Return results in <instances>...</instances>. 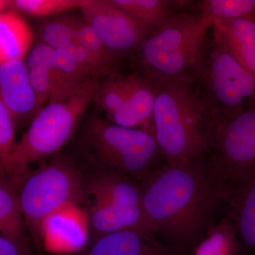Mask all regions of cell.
Here are the masks:
<instances>
[{"instance_id":"9a60e30c","label":"cell","mask_w":255,"mask_h":255,"mask_svg":"<svg viewBox=\"0 0 255 255\" xmlns=\"http://www.w3.org/2000/svg\"><path fill=\"white\" fill-rule=\"evenodd\" d=\"M227 218L245 244L255 248V172L228 193Z\"/></svg>"},{"instance_id":"8fae6325","label":"cell","mask_w":255,"mask_h":255,"mask_svg":"<svg viewBox=\"0 0 255 255\" xmlns=\"http://www.w3.org/2000/svg\"><path fill=\"white\" fill-rule=\"evenodd\" d=\"M0 100L9 111L16 127L31 123L38 113L36 95L24 60L0 65Z\"/></svg>"},{"instance_id":"7c38bea8","label":"cell","mask_w":255,"mask_h":255,"mask_svg":"<svg viewBox=\"0 0 255 255\" xmlns=\"http://www.w3.org/2000/svg\"><path fill=\"white\" fill-rule=\"evenodd\" d=\"M154 233L124 230L96 240L86 255H186L187 251L158 241Z\"/></svg>"},{"instance_id":"83f0119b","label":"cell","mask_w":255,"mask_h":255,"mask_svg":"<svg viewBox=\"0 0 255 255\" xmlns=\"http://www.w3.org/2000/svg\"><path fill=\"white\" fill-rule=\"evenodd\" d=\"M15 124L9 111L0 100V165L4 163L14 149Z\"/></svg>"},{"instance_id":"2e32d148","label":"cell","mask_w":255,"mask_h":255,"mask_svg":"<svg viewBox=\"0 0 255 255\" xmlns=\"http://www.w3.org/2000/svg\"><path fill=\"white\" fill-rule=\"evenodd\" d=\"M142 75H122L112 72L97 80L93 101L107 119L123 110L131 97Z\"/></svg>"},{"instance_id":"8992f818","label":"cell","mask_w":255,"mask_h":255,"mask_svg":"<svg viewBox=\"0 0 255 255\" xmlns=\"http://www.w3.org/2000/svg\"><path fill=\"white\" fill-rule=\"evenodd\" d=\"M26 228L36 241L53 215L86 202L87 180L72 157L56 155L48 163L31 170L16 185Z\"/></svg>"},{"instance_id":"484cf974","label":"cell","mask_w":255,"mask_h":255,"mask_svg":"<svg viewBox=\"0 0 255 255\" xmlns=\"http://www.w3.org/2000/svg\"><path fill=\"white\" fill-rule=\"evenodd\" d=\"M64 213L65 211L53 215L47 221L43 236L46 235L50 240L63 241L65 246L77 248L85 241V231L73 214Z\"/></svg>"},{"instance_id":"e0dca14e","label":"cell","mask_w":255,"mask_h":255,"mask_svg":"<svg viewBox=\"0 0 255 255\" xmlns=\"http://www.w3.org/2000/svg\"><path fill=\"white\" fill-rule=\"evenodd\" d=\"M33 37L27 23L14 11L0 12V65L24 59Z\"/></svg>"},{"instance_id":"f546056e","label":"cell","mask_w":255,"mask_h":255,"mask_svg":"<svg viewBox=\"0 0 255 255\" xmlns=\"http://www.w3.org/2000/svg\"><path fill=\"white\" fill-rule=\"evenodd\" d=\"M9 6V1H4V0H0V12L3 11L5 8Z\"/></svg>"},{"instance_id":"44dd1931","label":"cell","mask_w":255,"mask_h":255,"mask_svg":"<svg viewBox=\"0 0 255 255\" xmlns=\"http://www.w3.org/2000/svg\"><path fill=\"white\" fill-rule=\"evenodd\" d=\"M116 6L141 23L150 31L175 14L179 1L167 0H111Z\"/></svg>"},{"instance_id":"3957f363","label":"cell","mask_w":255,"mask_h":255,"mask_svg":"<svg viewBox=\"0 0 255 255\" xmlns=\"http://www.w3.org/2000/svg\"><path fill=\"white\" fill-rule=\"evenodd\" d=\"M76 154L84 173L112 172L141 183L166 163L152 132L121 127L100 116L80 124Z\"/></svg>"},{"instance_id":"5bb4252c","label":"cell","mask_w":255,"mask_h":255,"mask_svg":"<svg viewBox=\"0 0 255 255\" xmlns=\"http://www.w3.org/2000/svg\"><path fill=\"white\" fill-rule=\"evenodd\" d=\"M38 36L40 43L53 50L66 52L87 73L97 79L93 65L80 41L73 16H63L45 21L40 26Z\"/></svg>"},{"instance_id":"ba28073f","label":"cell","mask_w":255,"mask_h":255,"mask_svg":"<svg viewBox=\"0 0 255 255\" xmlns=\"http://www.w3.org/2000/svg\"><path fill=\"white\" fill-rule=\"evenodd\" d=\"M196 82L216 121L255 109V77L213 38Z\"/></svg>"},{"instance_id":"603a6c76","label":"cell","mask_w":255,"mask_h":255,"mask_svg":"<svg viewBox=\"0 0 255 255\" xmlns=\"http://www.w3.org/2000/svg\"><path fill=\"white\" fill-rule=\"evenodd\" d=\"M74 23L82 46L95 69L97 79L114 72L118 57L105 46L95 31L85 21L74 17Z\"/></svg>"},{"instance_id":"d4e9b609","label":"cell","mask_w":255,"mask_h":255,"mask_svg":"<svg viewBox=\"0 0 255 255\" xmlns=\"http://www.w3.org/2000/svg\"><path fill=\"white\" fill-rule=\"evenodd\" d=\"M91 198L87 206V219L97 239L107 235L127 230L120 214L109 201L100 196L88 195Z\"/></svg>"},{"instance_id":"7a4b0ae2","label":"cell","mask_w":255,"mask_h":255,"mask_svg":"<svg viewBox=\"0 0 255 255\" xmlns=\"http://www.w3.org/2000/svg\"><path fill=\"white\" fill-rule=\"evenodd\" d=\"M154 82L153 135L166 162L182 164L205 157L214 119L198 82Z\"/></svg>"},{"instance_id":"ffe728a7","label":"cell","mask_w":255,"mask_h":255,"mask_svg":"<svg viewBox=\"0 0 255 255\" xmlns=\"http://www.w3.org/2000/svg\"><path fill=\"white\" fill-rule=\"evenodd\" d=\"M53 53V48L39 43L29 50L26 58V65L36 95L38 113L49 102L51 95Z\"/></svg>"},{"instance_id":"9c48e42d","label":"cell","mask_w":255,"mask_h":255,"mask_svg":"<svg viewBox=\"0 0 255 255\" xmlns=\"http://www.w3.org/2000/svg\"><path fill=\"white\" fill-rule=\"evenodd\" d=\"M80 9L84 21L118 58L137 51L150 32L111 0H85Z\"/></svg>"},{"instance_id":"ac0fdd59","label":"cell","mask_w":255,"mask_h":255,"mask_svg":"<svg viewBox=\"0 0 255 255\" xmlns=\"http://www.w3.org/2000/svg\"><path fill=\"white\" fill-rule=\"evenodd\" d=\"M93 78L66 52L54 50L49 102L66 100Z\"/></svg>"},{"instance_id":"277c9868","label":"cell","mask_w":255,"mask_h":255,"mask_svg":"<svg viewBox=\"0 0 255 255\" xmlns=\"http://www.w3.org/2000/svg\"><path fill=\"white\" fill-rule=\"evenodd\" d=\"M211 21L181 11L146 36L138 52L142 75L153 80L196 81L205 58Z\"/></svg>"},{"instance_id":"7402d4cb","label":"cell","mask_w":255,"mask_h":255,"mask_svg":"<svg viewBox=\"0 0 255 255\" xmlns=\"http://www.w3.org/2000/svg\"><path fill=\"white\" fill-rule=\"evenodd\" d=\"M237 231L227 217L209 226L205 237L194 250V255H238L239 251Z\"/></svg>"},{"instance_id":"5b68a950","label":"cell","mask_w":255,"mask_h":255,"mask_svg":"<svg viewBox=\"0 0 255 255\" xmlns=\"http://www.w3.org/2000/svg\"><path fill=\"white\" fill-rule=\"evenodd\" d=\"M97 82L91 79L66 100L49 102L35 116L9 157L0 165L15 187L31 170V164L58 155L73 137L93 101Z\"/></svg>"},{"instance_id":"6da1fadb","label":"cell","mask_w":255,"mask_h":255,"mask_svg":"<svg viewBox=\"0 0 255 255\" xmlns=\"http://www.w3.org/2000/svg\"><path fill=\"white\" fill-rule=\"evenodd\" d=\"M141 205L154 233L188 251L209 228L221 195L206 157L182 164L166 162L140 183Z\"/></svg>"},{"instance_id":"4fadbf2b","label":"cell","mask_w":255,"mask_h":255,"mask_svg":"<svg viewBox=\"0 0 255 255\" xmlns=\"http://www.w3.org/2000/svg\"><path fill=\"white\" fill-rule=\"evenodd\" d=\"M214 39L255 77V19L215 22Z\"/></svg>"},{"instance_id":"cb8c5ba5","label":"cell","mask_w":255,"mask_h":255,"mask_svg":"<svg viewBox=\"0 0 255 255\" xmlns=\"http://www.w3.org/2000/svg\"><path fill=\"white\" fill-rule=\"evenodd\" d=\"M199 14L215 22L255 19V0H204L199 1Z\"/></svg>"},{"instance_id":"4316f807","label":"cell","mask_w":255,"mask_h":255,"mask_svg":"<svg viewBox=\"0 0 255 255\" xmlns=\"http://www.w3.org/2000/svg\"><path fill=\"white\" fill-rule=\"evenodd\" d=\"M85 0H14L10 6L18 11L36 16L61 14L70 10L80 9Z\"/></svg>"},{"instance_id":"f1b7e54d","label":"cell","mask_w":255,"mask_h":255,"mask_svg":"<svg viewBox=\"0 0 255 255\" xmlns=\"http://www.w3.org/2000/svg\"><path fill=\"white\" fill-rule=\"evenodd\" d=\"M0 255H31L27 247L0 235Z\"/></svg>"},{"instance_id":"52a82bcc","label":"cell","mask_w":255,"mask_h":255,"mask_svg":"<svg viewBox=\"0 0 255 255\" xmlns=\"http://www.w3.org/2000/svg\"><path fill=\"white\" fill-rule=\"evenodd\" d=\"M222 201L255 172V109L213 122L205 156Z\"/></svg>"},{"instance_id":"d6986e66","label":"cell","mask_w":255,"mask_h":255,"mask_svg":"<svg viewBox=\"0 0 255 255\" xmlns=\"http://www.w3.org/2000/svg\"><path fill=\"white\" fill-rule=\"evenodd\" d=\"M0 235L26 246V225L14 184L0 171Z\"/></svg>"},{"instance_id":"30bf717a","label":"cell","mask_w":255,"mask_h":255,"mask_svg":"<svg viewBox=\"0 0 255 255\" xmlns=\"http://www.w3.org/2000/svg\"><path fill=\"white\" fill-rule=\"evenodd\" d=\"M85 177L88 195L109 201L119 211L127 230L154 233L142 210L140 183L112 172L85 174Z\"/></svg>"}]
</instances>
